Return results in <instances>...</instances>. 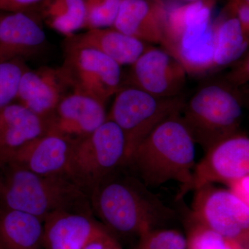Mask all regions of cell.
Masks as SVG:
<instances>
[{"label":"cell","mask_w":249,"mask_h":249,"mask_svg":"<svg viewBox=\"0 0 249 249\" xmlns=\"http://www.w3.org/2000/svg\"><path fill=\"white\" fill-rule=\"evenodd\" d=\"M126 142L120 127L110 120L73 142L67 176L82 188L94 189L121 166H126Z\"/></svg>","instance_id":"cell-7"},{"label":"cell","mask_w":249,"mask_h":249,"mask_svg":"<svg viewBox=\"0 0 249 249\" xmlns=\"http://www.w3.org/2000/svg\"><path fill=\"white\" fill-rule=\"evenodd\" d=\"M187 249H242L196 222L188 214L186 220Z\"/></svg>","instance_id":"cell-23"},{"label":"cell","mask_w":249,"mask_h":249,"mask_svg":"<svg viewBox=\"0 0 249 249\" xmlns=\"http://www.w3.org/2000/svg\"><path fill=\"white\" fill-rule=\"evenodd\" d=\"M47 36L30 11L3 15L0 25V63L25 60L43 52Z\"/></svg>","instance_id":"cell-14"},{"label":"cell","mask_w":249,"mask_h":249,"mask_svg":"<svg viewBox=\"0 0 249 249\" xmlns=\"http://www.w3.org/2000/svg\"><path fill=\"white\" fill-rule=\"evenodd\" d=\"M195 160L196 142L179 114L159 124L136 148L127 166L148 188L174 181L182 189L191 182Z\"/></svg>","instance_id":"cell-2"},{"label":"cell","mask_w":249,"mask_h":249,"mask_svg":"<svg viewBox=\"0 0 249 249\" xmlns=\"http://www.w3.org/2000/svg\"><path fill=\"white\" fill-rule=\"evenodd\" d=\"M45 0H0V11L8 13L30 11Z\"/></svg>","instance_id":"cell-28"},{"label":"cell","mask_w":249,"mask_h":249,"mask_svg":"<svg viewBox=\"0 0 249 249\" xmlns=\"http://www.w3.org/2000/svg\"></svg>","instance_id":"cell-38"},{"label":"cell","mask_w":249,"mask_h":249,"mask_svg":"<svg viewBox=\"0 0 249 249\" xmlns=\"http://www.w3.org/2000/svg\"><path fill=\"white\" fill-rule=\"evenodd\" d=\"M138 238L134 249H187L186 236L176 229L155 228Z\"/></svg>","instance_id":"cell-25"},{"label":"cell","mask_w":249,"mask_h":249,"mask_svg":"<svg viewBox=\"0 0 249 249\" xmlns=\"http://www.w3.org/2000/svg\"><path fill=\"white\" fill-rule=\"evenodd\" d=\"M228 10L239 19L246 35L249 37V4L243 0H232Z\"/></svg>","instance_id":"cell-29"},{"label":"cell","mask_w":249,"mask_h":249,"mask_svg":"<svg viewBox=\"0 0 249 249\" xmlns=\"http://www.w3.org/2000/svg\"><path fill=\"white\" fill-rule=\"evenodd\" d=\"M229 15L214 23V51L212 72L233 65L249 48V37L240 21L228 10Z\"/></svg>","instance_id":"cell-21"},{"label":"cell","mask_w":249,"mask_h":249,"mask_svg":"<svg viewBox=\"0 0 249 249\" xmlns=\"http://www.w3.org/2000/svg\"><path fill=\"white\" fill-rule=\"evenodd\" d=\"M127 86L160 98L181 95L186 85V70L163 48H148L130 65Z\"/></svg>","instance_id":"cell-11"},{"label":"cell","mask_w":249,"mask_h":249,"mask_svg":"<svg viewBox=\"0 0 249 249\" xmlns=\"http://www.w3.org/2000/svg\"><path fill=\"white\" fill-rule=\"evenodd\" d=\"M0 204L44 221L58 211L91 214L86 193L65 175H40L13 163H0Z\"/></svg>","instance_id":"cell-3"},{"label":"cell","mask_w":249,"mask_h":249,"mask_svg":"<svg viewBox=\"0 0 249 249\" xmlns=\"http://www.w3.org/2000/svg\"><path fill=\"white\" fill-rule=\"evenodd\" d=\"M70 89L60 67L45 66L36 70L28 67L21 78L16 100L46 121Z\"/></svg>","instance_id":"cell-13"},{"label":"cell","mask_w":249,"mask_h":249,"mask_svg":"<svg viewBox=\"0 0 249 249\" xmlns=\"http://www.w3.org/2000/svg\"><path fill=\"white\" fill-rule=\"evenodd\" d=\"M47 134L45 119L19 103L0 108V163L28 142Z\"/></svg>","instance_id":"cell-18"},{"label":"cell","mask_w":249,"mask_h":249,"mask_svg":"<svg viewBox=\"0 0 249 249\" xmlns=\"http://www.w3.org/2000/svg\"><path fill=\"white\" fill-rule=\"evenodd\" d=\"M66 42L96 49L121 66L132 65L149 47L145 42L113 27L88 29L83 34L67 37Z\"/></svg>","instance_id":"cell-19"},{"label":"cell","mask_w":249,"mask_h":249,"mask_svg":"<svg viewBox=\"0 0 249 249\" xmlns=\"http://www.w3.org/2000/svg\"><path fill=\"white\" fill-rule=\"evenodd\" d=\"M224 80L234 88H239L249 82V51L234 64Z\"/></svg>","instance_id":"cell-27"},{"label":"cell","mask_w":249,"mask_h":249,"mask_svg":"<svg viewBox=\"0 0 249 249\" xmlns=\"http://www.w3.org/2000/svg\"><path fill=\"white\" fill-rule=\"evenodd\" d=\"M1 187H2V182H1V172H0V196H1Z\"/></svg>","instance_id":"cell-34"},{"label":"cell","mask_w":249,"mask_h":249,"mask_svg":"<svg viewBox=\"0 0 249 249\" xmlns=\"http://www.w3.org/2000/svg\"><path fill=\"white\" fill-rule=\"evenodd\" d=\"M243 1L249 4V0H243Z\"/></svg>","instance_id":"cell-37"},{"label":"cell","mask_w":249,"mask_h":249,"mask_svg":"<svg viewBox=\"0 0 249 249\" xmlns=\"http://www.w3.org/2000/svg\"><path fill=\"white\" fill-rule=\"evenodd\" d=\"M166 17L157 0H122L112 27L145 43L160 44Z\"/></svg>","instance_id":"cell-17"},{"label":"cell","mask_w":249,"mask_h":249,"mask_svg":"<svg viewBox=\"0 0 249 249\" xmlns=\"http://www.w3.org/2000/svg\"><path fill=\"white\" fill-rule=\"evenodd\" d=\"M122 0H84L85 29L112 27Z\"/></svg>","instance_id":"cell-26"},{"label":"cell","mask_w":249,"mask_h":249,"mask_svg":"<svg viewBox=\"0 0 249 249\" xmlns=\"http://www.w3.org/2000/svg\"><path fill=\"white\" fill-rule=\"evenodd\" d=\"M107 230L91 214L55 211L44 219V249H83Z\"/></svg>","instance_id":"cell-16"},{"label":"cell","mask_w":249,"mask_h":249,"mask_svg":"<svg viewBox=\"0 0 249 249\" xmlns=\"http://www.w3.org/2000/svg\"><path fill=\"white\" fill-rule=\"evenodd\" d=\"M185 101L182 95L157 97L130 86L118 91L107 120L115 123L124 134L127 164L139 144L159 124L180 114Z\"/></svg>","instance_id":"cell-6"},{"label":"cell","mask_w":249,"mask_h":249,"mask_svg":"<svg viewBox=\"0 0 249 249\" xmlns=\"http://www.w3.org/2000/svg\"><path fill=\"white\" fill-rule=\"evenodd\" d=\"M193 170L191 182L180 189L178 199L206 185L229 183L249 175V137L240 132L218 142Z\"/></svg>","instance_id":"cell-10"},{"label":"cell","mask_w":249,"mask_h":249,"mask_svg":"<svg viewBox=\"0 0 249 249\" xmlns=\"http://www.w3.org/2000/svg\"><path fill=\"white\" fill-rule=\"evenodd\" d=\"M227 186L249 208V175L229 183Z\"/></svg>","instance_id":"cell-30"},{"label":"cell","mask_w":249,"mask_h":249,"mask_svg":"<svg viewBox=\"0 0 249 249\" xmlns=\"http://www.w3.org/2000/svg\"><path fill=\"white\" fill-rule=\"evenodd\" d=\"M37 8L46 24L67 37L85 29L87 10L84 0H45Z\"/></svg>","instance_id":"cell-22"},{"label":"cell","mask_w":249,"mask_h":249,"mask_svg":"<svg viewBox=\"0 0 249 249\" xmlns=\"http://www.w3.org/2000/svg\"><path fill=\"white\" fill-rule=\"evenodd\" d=\"M244 102L240 90L225 80L209 82L185 101L180 118L205 152L240 132Z\"/></svg>","instance_id":"cell-4"},{"label":"cell","mask_w":249,"mask_h":249,"mask_svg":"<svg viewBox=\"0 0 249 249\" xmlns=\"http://www.w3.org/2000/svg\"><path fill=\"white\" fill-rule=\"evenodd\" d=\"M93 194V206L103 225L119 235L139 237L175 217V211L139 178L111 175Z\"/></svg>","instance_id":"cell-1"},{"label":"cell","mask_w":249,"mask_h":249,"mask_svg":"<svg viewBox=\"0 0 249 249\" xmlns=\"http://www.w3.org/2000/svg\"><path fill=\"white\" fill-rule=\"evenodd\" d=\"M27 68L20 59L0 63V108L17 99L19 83Z\"/></svg>","instance_id":"cell-24"},{"label":"cell","mask_w":249,"mask_h":249,"mask_svg":"<svg viewBox=\"0 0 249 249\" xmlns=\"http://www.w3.org/2000/svg\"><path fill=\"white\" fill-rule=\"evenodd\" d=\"M44 221L0 204V249H44Z\"/></svg>","instance_id":"cell-20"},{"label":"cell","mask_w":249,"mask_h":249,"mask_svg":"<svg viewBox=\"0 0 249 249\" xmlns=\"http://www.w3.org/2000/svg\"><path fill=\"white\" fill-rule=\"evenodd\" d=\"M106 249H122V247H121L119 242L116 240L115 237L113 236L111 240H109V243H108Z\"/></svg>","instance_id":"cell-32"},{"label":"cell","mask_w":249,"mask_h":249,"mask_svg":"<svg viewBox=\"0 0 249 249\" xmlns=\"http://www.w3.org/2000/svg\"><path fill=\"white\" fill-rule=\"evenodd\" d=\"M113 235L111 232L109 230L106 231L90 241L83 249H106Z\"/></svg>","instance_id":"cell-31"},{"label":"cell","mask_w":249,"mask_h":249,"mask_svg":"<svg viewBox=\"0 0 249 249\" xmlns=\"http://www.w3.org/2000/svg\"><path fill=\"white\" fill-rule=\"evenodd\" d=\"M107 115L106 105L83 93L71 91L46 120L47 134H57L76 142L102 125Z\"/></svg>","instance_id":"cell-12"},{"label":"cell","mask_w":249,"mask_h":249,"mask_svg":"<svg viewBox=\"0 0 249 249\" xmlns=\"http://www.w3.org/2000/svg\"><path fill=\"white\" fill-rule=\"evenodd\" d=\"M240 91L244 104L247 105V107H249V88L247 89L240 90Z\"/></svg>","instance_id":"cell-33"},{"label":"cell","mask_w":249,"mask_h":249,"mask_svg":"<svg viewBox=\"0 0 249 249\" xmlns=\"http://www.w3.org/2000/svg\"><path fill=\"white\" fill-rule=\"evenodd\" d=\"M213 1H195L178 6L167 14L160 45L186 70L188 75L212 72L214 26L211 20Z\"/></svg>","instance_id":"cell-5"},{"label":"cell","mask_w":249,"mask_h":249,"mask_svg":"<svg viewBox=\"0 0 249 249\" xmlns=\"http://www.w3.org/2000/svg\"><path fill=\"white\" fill-rule=\"evenodd\" d=\"M189 215L242 249H249V208L230 190L213 184L198 188Z\"/></svg>","instance_id":"cell-9"},{"label":"cell","mask_w":249,"mask_h":249,"mask_svg":"<svg viewBox=\"0 0 249 249\" xmlns=\"http://www.w3.org/2000/svg\"><path fill=\"white\" fill-rule=\"evenodd\" d=\"M186 1H190V2H195V1H205V0H186Z\"/></svg>","instance_id":"cell-35"},{"label":"cell","mask_w":249,"mask_h":249,"mask_svg":"<svg viewBox=\"0 0 249 249\" xmlns=\"http://www.w3.org/2000/svg\"><path fill=\"white\" fill-rule=\"evenodd\" d=\"M73 142L57 134H46L19 148L6 163L37 175H67Z\"/></svg>","instance_id":"cell-15"},{"label":"cell","mask_w":249,"mask_h":249,"mask_svg":"<svg viewBox=\"0 0 249 249\" xmlns=\"http://www.w3.org/2000/svg\"><path fill=\"white\" fill-rule=\"evenodd\" d=\"M60 69L71 91L105 105L124 87L121 65L96 49L65 42Z\"/></svg>","instance_id":"cell-8"},{"label":"cell","mask_w":249,"mask_h":249,"mask_svg":"<svg viewBox=\"0 0 249 249\" xmlns=\"http://www.w3.org/2000/svg\"><path fill=\"white\" fill-rule=\"evenodd\" d=\"M3 14H0V25H1V18H2Z\"/></svg>","instance_id":"cell-36"}]
</instances>
